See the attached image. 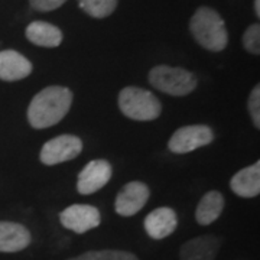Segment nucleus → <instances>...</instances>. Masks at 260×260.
I'll return each mask as SVG.
<instances>
[{
  "label": "nucleus",
  "instance_id": "nucleus-18",
  "mask_svg": "<svg viewBox=\"0 0 260 260\" xmlns=\"http://www.w3.org/2000/svg\"><path fill=\"white\" fill-rule=\"evenodd\" d=\"M67 260H139V257L132 251L104 249V250L85 251L83 254H78Z\"/></svg>",
  "mask_w": 260,
  "mask_h": 260
},
{
  "label": "nucleus",
  "instance_id": "nucleus-22",
  "mask_svg": "<svg viewBox=\"0 0 260 260\" xmlns=\"http://www.w3.org/2000/svg\"><path fill=\"white\" fill-rule=\"evenodd\" d=\"M254 12H256V16H260V0H254Z\"/></svg>",
  "mask_w": 260,
  "mask_h": 260
},
{
  "label": "nucleus",
  "instance_id": "nucleus-13",
  "mask_svg": "<svg viewBox=\"0 0 260 260\" xmlns=\"http://www.w3.org/2000/svg\"><path fill=\"white\" fill-rule=\"evenodd\" d=\"M32 243V234L23 224L0 221V253H18Z\"/></svg>",
  "mask_w": 260,
  "mask_h": 260
},
{
  "label": "nucleus",
  "instance_id": "nucleus-21",
  "mask_svg": "<svg viewBox=\"0 0 260 260\" xmlns=\"http://www.w3.org/2000/svg\"><path fill=\"white\" fill-rule=\"evenodd\" d=\"M30 6L38 12H52L64 5L67 0H29Z\"/></svg>",
  "mask_w": 260,
  "mask_h": 260
},
{
  "label": "nucleus",
  "instance_id": "nucleus-3",
  "mask_svg": "<svg viewBox=\"0 0 260 260\" xmlns=\"http://www.w3.org/2000/svg\"><path fill=\"white\" fill-rule=\"evenodd\" d=\"M120 112L136 121H150L158 119L162 113V104L159 99L146 88L129 85L119 93Z\"/></svg>",
  "mask_w": 260,
  "mask_h": 260
},
{
  "label": "nucleus",
  "instance_id": "nucleus-6",
  "mask_svg": "<svg viewBox=\"0 0 260 260\" xmlns=\"http://www.w3.org/2000/svg\"><path fill=\"white\" fill-rule=\"evenodd\" d=\"M83 140L75 135H59L44 143L39 159L44 165L54 167L75 159L83 152Z\"/></svg>",
  "mask_w": 260,
  "mask_h": 260
},
{
  "label": "nucleus",
  "instance_id": "nucleus-20",
  "mask_svg": "<svg viewBox=\"0 0 260 260\" xmlns=\"http://www.w3.org/2000/svg\"><path fill=\"white\" fill-rule=\"evenodd\" d=\"M247 109L250 114L251 121L256 129H260V85L256 84L254 88L250 91L249 100H247Z\"/></svg>",
  "mask_w": 260,
  "mask_h": 260
},
{
  "label": "nucleus",
  "instance_id": "nucleus-17",
  "mask_svg": "<svg viewBox=\"0 0 260 260\" xmlns=\"http://www.w3.org/2000/svg\"><path fill=\"white\" fill-rule=\"evenodd\" d=\"M80 8L91 18L103 19L110 16L117 8V0H78Z\"/></svg>",
  "mask_w": 260,
  "mask_h": 260
},
{
  "label": "nucleus",
  "instance_id": "nucleus-5",
  "mask_svg": "<svg viewBox=\"0 0 260 260\" xmlns=\"http://www.w3.org/2000/svg\"><path fill=\"white\" fill-rule=\"evenodd\" d=\"M214 140V132L207 124H188L174 132L168 142V149L172 153L185 155L197 149L208 146Z\"/></svg>",
  "mask_w": 260,
  "mask_h": 260
},
{
  "label": "nucleus",
  "instance_id": "nucleus-2",
  "mask_svg": "<svg viewBox=\"0 0 260 260\" xmlns=\"http://www.w3.org/2000/svg\"><path fill=\"white\" fill-rule=\"evenodd\" d=\"M191 35L201 47L211 52H221L229 44V32L223 18L213 8L203 6L195 10L189 20Z\"/></svg>",
  "mask_w": 260,
  "mask_h": 260
},
{
  "label": "nucleus",
  "instance_id": "nucleus-14",
  "mask_svg": "<svg viewBox=\"0 0 260 260\" xmlns=\"http://www.w3.org/2000/svg\"><path fill=\"white\" fill-rule=\"evenodd\" d=\"M230 188L242 198H254L260 194V162L240 169L230 179Z\"/></svg>",
  "mask_w": 260,
  "mask_h": 260
},
{
  "label": "nucleus",
  "instance_id": "nucleus-16",
  "mask_svg": "<svg viewBox=\"0 0 260 260\" xmlns=\"http://www.w3.org/2000/svg\"><path fill=\"white\" fill-rule=\"evenodd\" d=\"M224 197L220 191H208L200 200L195 210V220L200 225H210L220 218L224 210Z\"/></svg>",
  "mask_w": 260,
  "mask_h": 260
},
{
  "label": "nucleus",
  "instance_id": "nucleus-19",
  "mask_svg": "<svg viewBox=\"0 0 260 260\" xmlns=\"http://www.w3.org/2000/svg\"><path fill=\"white\" fill-rule=\"evenodd\" d=\"M243 47L253 55L260 54V26L259 23H253L243 34Z\"/></svg>",
  "mask_w": 260,
  "mask_h": 260
},
{
  "label": "nucleus",
  "instance_id": "nucleus-4",
  "mask_svg": "<svg viewBox=\"0 0 260 260\" xmlns=\"http://www.w3.org/2000/svg\"><path fill=\"white\" fill-rule=\"evenodd\" d=\"M149 83L153 88L174 97H184L194 91L198 80L191 71L181 67L156 65L149 71Z\"/></svg>",
  "mask_w": 260,
  "mask_h": 260
},
{
  "label": "nucleus",
  "instance_id": "nucleus-11",
  "mask_svg": "<svg viewBox=\"0 0 260 260\" xmlns=\"http://www.w3.org/2000/svg\"><path fill=\"white\" fill-rule=\"evenodd\" d=\"M221 242L214 234L198 236L185 242L179 249L181 260H215Z\"/></svg>",
  "mask_w": 260,
  "mask_h": 260
},
{
  "label": "nucleus",
  "instance_id": "nucleus-10",
  "mask_svg": "<svg viewBox=\"0 0 260 260\" xmlns=\"http://www.w3.org/2000/svg\"><path fill=\"white\" fill-rule=\"evenodd\" d=\"M145 232L153 240H164L177 230V213L169 207H159L146 215Z\"/></svg>",
  "mask_w": 260,
  "mask_h": 260
},
{
  "label": "nucleus",
  "instance_id": "nucleus-12",
  "mask_svg": "<svg viewBox=\"0 0 260 260\" xmlns=\"http://www.w3.org/2000/svg\"><path fill=\"white\" fill-rule=\"evenodd\" d=\"M34 65L25 55L18 51L5 49L0 51V80L19 81L32 74Z\"/></svg>",
  "mask_w": 260,
  "mask_h": 260
},
{
  "label": "nucleus",
  "instance_id": "nucleus-1",
  "mask_svg": "<svg viewBox=\"0 0 260 260\" xmlns=\"http://www.w3.org/2000/svg\"><path fill=\"white\" fill-rule=\"evenodd\" d=\"M73 91L62 85H49L34 95L28 107V121L34 129H48L68 114Z\"/></svg>",
  "mask_w": 260,
  "mask_h": 260
},
{
  "label": "nucleus",
  "instance_id": "nucleus-7",
  "mask_svg": "<svg viewBox=\"0 0 260 260\" xmlns=\"http://www.w3.org/2000/svg\"><path fill=\"white\" fill-rule=\"evenodd\" d=\"M59 221L67 230L84 234L100 225L102 213L94 205L73 204L59 213Z\"/></svg>",
  "mask_w": 260,
  "mask_h": 260
},
{
  "label": "nucleus",
  "instance_id": "nucleus-15",
  "mask_svg": "<svg viewBox=\"0 0 260 260\" xmlns=\"http://www.w3.org/2000/svg\"><path fill=\"white\" fill-rule=\"evenodd\" d=\"M26 38L34 45L44 48H56L62 42V32L56 28L55 25H51L44 20H35L29 23L26 28Z\"/></svg>",
  "mask_w": 260,
  "mask_h": 260
},
{
  "label": "nucleus",
  "instance_id": "nucleus-9",
  "mask_svg": "<svg viewBox=\"0 0 260 260\" xmlns=\"http://www.w3.org/2000/svg\"><path fill=\"white\" fill-rule=\"evenodd\" d=\"M150 191L142 181H132L119 191L114 201V210L121 217H132L146 205Z\"/></svg>",
  "mask_w": 260,
  "mask_h": 260
},
{
  "label": "nucleus",
  "instance_id": "nucleus-8",
  "mask_svg": "<svg viewBox=\"0 0 260 260\" xmlns=\"http://www.w3.org/2000/svg\"><path fill=\"white\" fill-rule=\"evenodd\" d=\"M113 177L112 164L106 159L90 160L78 174L77 191L81 195H91L109 184Z\"/></svg>",
  "mask_w": 260,
  "mask_h": 260
}]
</instances>
